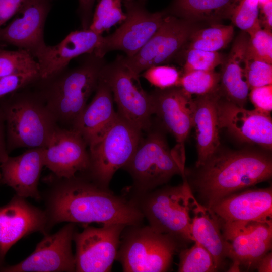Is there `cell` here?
<instances>
[{
  "label": "cell",
  "instance_id": "36",
  "mask_svg": "<svg viewBox=\"0 0 272 272\" xmlns=\"http://www.w3.org/2000/svg\"><path fill=\"white\" fill-rule=\"evenodd\" d=\"M259 12V0H240L231 20L236 27L248 33L260 24Z\"/></svg>",
  "mask_w": 272,
  "mask_h": 272
},
{
  "label": "cell",
  "instance_id": "4",
  "mask_svg": "<svg viewBox=\"0 0 272 272\" xmlns=\"http://www.w3.org/2000/svg\"><path fill=\"white\" fill-rule=\"evenodd\" d=\"M140 141L129 161L123 167L133 183L127 193L141 194L167 183L174 175H185V154L176 147L170 149L164 134L152 129Z\"/></svg>",
  "mask_w": 272,
  "mask_h": 272
},
{
  "label": "cell",
  "instance_id": "42",
  "mask_svg": "<svg viewBox=\"0 0 272 272\" xmlns=\"http://www.w3.org/2000/svg\"><path fill=\"white\" fill-rule=\"evenodd\" d=\"M6 135V126L4 113L0 107V163L4 162L9 157Z\"/></svg>",
  "mask_w": 272,
  "mask_h": 272
},
{
  "label": "cell",
  "instance_id": "9",
  "mask_svg": "<svg viewBox=\"0 0 272 272\" xmlns=\"http://www.w3.org/2000/svg\"><path fill=\"white\" fill-rule=\"evenodd\" d=\"M100 76L111 89L118 114L142 131H148L152 125L153 100L142 88L140 77L128 70L119 55L106 63Z\"/></svg>",
  "mask_w": 272,
  "mask_h": 272
},
{
  "label": "cell",
  "instance_id": "1",
  "mask_svg": "<svg viewBox=\"0 0 272 272\" xmlns=\"http://www.w3.org/2000/svg\"><path fill=\"white\" fill-rule=\"evenodd\" d=\"M50 187L45 194L50 229L66 222L88 225L96 223L142 224L144 217L135 203L103 187L85 173L70 178L53 175L46 179Z\"/></svg>",
  "mask_w": 272,
  "mask_h": 272
},
{
  "label": "cell",
  "instance_id": "20",
  "mask_svg": "<svg viewBox=\"0 0 272 272\" xmlns=\"http://www.w3.org/2000/svg\"><path fill=\"white\" fill-rule=\"evenodd\" d=\"M209 208L221 223L272 220L271 187L241 190Z\"/></svg>",
  "mask_w": 272,
  "mask_h": 272
},
{
  "label": "cell",
  "instance_id": "39",
  "mask_svg": "<svg viewBox=\"0 0 272 272\" xmlns=\"http://www.w3.org/2000/svg\"><path fill=\"white\" fill-rule=\"evenodd\" d=\"M248 96L255 109L270 114L272 110V84L251 89Z\"/></svg>",
  "mask_w": 272,
  "mask_h": 272
},
{
  "label": "cell",
  "instance_id": "8",
  "mask_svg": "<svg viewBox=\"0 0 272 272\" xmlns=\"http://www.w3.org/2000/svg\"><path fill=\"white\" fill-rule=\"evenodd\" d=\"M142 132L117 113L107 130L88 146L90 163L85 174L100 185L109 188L115 173L123 168L133 154Z\"/></svg>",
  "mask_w": 272,
  "mask_h": 272
},
{
  "label": "cell",
  "instance_id": "19",
  "mask_svg": "<svg viewBox=\"0 0 272 272\" xmlns=\"http://www.w3.org/2000/svg\"><path fill=\"white\" fill-rule=\"evenodd\" d=\"M153 113L184 153V144L193 127V99L180 87L155 89L150 93Z\"/></svg>",
  "mask_w": 272,
  "mask_h": 272
},
{
  "label": "cell",
  "instance_id": "45",
  "mask_svg": "<svg viewBox=\"0 0 272 272\" xmlns=\"http://www.w3.org/2000/svg\"><path fill=\"white\" fill-rule=\"evenodd\" d=\"M0 183H2V182H1V173H0Z\"/></svg>",
  "mask_w": 272,
  "mask_h": 272
},
{
  "label": "cell",
  "instance_id": "7",
  "mask_svg": "<svg viewBox=\"0 0 272 272\" xmlns=\"http://www.w3.org/2000/svg\"><path fill=\"white\" fill-rule=\"evenodd\" d=\"M181 243L149 225L126 226L121 235L116 260L124 272L167 271Z\"/></svg>",
  "mask_w": 272,
  "mask_h": 272
},
{
  "label": "cell",
  "instance_id": "15",
  "mask_svg": "<svg viewBox=\"0 0 272 272\" xmlns=\"http://www.w3.org/2000/svg\"><path fill=\"white\" fill-rule=\"evenodd\" d=\"M55 0H28L19 16L0 28V47L8 45L25 50L37 58L47 46L44 29Z\"/></svg>",
  "mask_w": 272,
  "mask_h": 272
},
{
  "label": "cell",
  "instance_id": "11",
  "mask_svg": "<svg viewBox=\"0 0 272 272\" xmlns=\"http://www.w3.org/2000/svg\"><path fill=\"white\" fill-rule=\"evenodd\" d=\"M147 0H122L126 18L113 33L103 37L94 54L101 58L111 51L124 52L126 56L137 53L157 31L166 15L164 11L150 12Z\"/></svg>",
  "mask_w": 272,
  "mask_h": 272
},
{
  "label": "cell",
  "instance_id": "13",
  "mask_svg": "<svg viewBox=\"0 0 272 272\" xmlns=\"http://www.w3.org/2000/svg\"><path fill=\"white\" fill-rule=\"evenodd\" d=\"M125 227L121 224H106L99 228L86 226L82 232L76 231L73 236L76 271H110Z\"/></svg>",
  "mask_w": 272,
  "mask_h": 272
},
{
  "label": "cell",
  "instance_id": "2",
  "mask_svg": "<svg viewBox=\"0 0 272 272\" xmlns=\"http://www.w3.org/2000/svg\"><path fill=\"white\" fill-rule=\"evenodd\" d=\"M264 149H221L220 147L200 166L185 170L196 200L208 208L232 194L269 180L271 155Z\"/></svg>",
  "mask_w": 272,
  "mask_h": 272
},
{
  "label": "cell",
  "instance_id": "35",
  "mask_svg": "<svg viewBox=\"0 0 272 272\" xmlns=\"http://www.w3.org/2000/svg\"><path fill=\"white\" fill-rule=\"evenodd\" d=\"M140 75L157 89H166L179 86L182 74L175 67L161 64L150 67Z\"/></svg>",
  "mask_w": 272,
  "mask_h": 272
},
{
  "label": "cell",
  "instance_id": "25",
  "mask_svg": "<svg viewBox=\"0 0 272 272\" xmlns=\"http://www.w3.org/2000/svg\"><path fill=\"white\" fill-rule=\"evenodd\" d=\"M248 34L242 31L236 38L231 51L222 64L219 91L220 95L244 107L250 91L245 76L246 51Z\"/></svg>",
  "mask_w": 272,
  "mask_h": 272
},
{
  "label": "cell",
  "instance_id": "23",
  "mask_svg": "<svg viewBox=\"0 0 272 272\" xmlns=\"http://www.w3.org/2000/svg\"><path fill=\"white\" fill-rule=\"evenodd\" d=\"M95 92L92 101L72 128L82 136L88 147L103 134L117 115L114 108L111 89L100 76Z\"/></svg>",
  "mask_w": 272,
  "mask_h": 272
},
{
  "label": "cell",
  "instance_id": "30",
  "mask_svg": "<svg viewBox=\"0 0 272 272\" xmlns=\"http://www.w3.org/2000/svg\"><path fill=\"white\" fill-rule=\"evenodd\" d=\"M220 74L214 71H193L182 74L179 86L192 95H203L219 90Z\"/></svg>",
  "mask_w": 272,
  "mask_h": 272
},
{
  "label": "cell",
  "instance_id": "6",
  "mask_svg": "<svg viewBox=\"0 0 272 272\" xmlns=\"http://www.w3.org/2000/svg\"><path fill=\"white\" fill-rule=\"evenodd\" d=\"M178 186H166L141 194L125 193L149 225L180 242L193 241L190 227L193 194L185 177Z\"/></svg>",
  "mask_w": 272,
  "mask_h": 272
},
{
  "label": "cell",
  "instance_id": "33",
  "mask_svg": "<svg viewBox=\"0 0 272 272\" xmlns=\"http://www.w3.org/2000/svg\"><path fill=\"white\" fill-rule=\"evenodd\" d=\"M247 33L249 38L246 55L272 64L271 30L262 27L259 24Z\"/></svg>",
  "mask_w": 272,
  "mask_h": 272
},
{
  "label": "cell",
  "instance_id": "17",
  "mask_svg": "<svg viewBox=\"0 0 272 272\" xmlns=\"http://www.w3.org/2000/svg\"><path fill=\"white\" fill-rule=\"evenodd\" d=\"M50 230L45 210L15 194L0 207V267L9 250L20 239L37 232L44 235Z\"/></svg>",
  "mask_w": 272,
  "mask_h": 272
},
{
  "label": "cell",
  "instance_id": "44",
  "mask_svg": "<svg viewBox=\"0 0 272 272\" xmlns=\"http://www.w3.org/2000/svg\"><path fill=\"white\" fill-rule=\"evenodd\" d=\"M255 268L259 272L272 271V253L270 251L266 254L257 263Z\"/></svg>",
  "mask_w": 272,
  "mask_h": 272
},
{
  "label": "cell",
  "instance_id": "26",
  "mask_svg": "<svg viewBox=\"0 0 272 272\" xmlns=\"http://www.w3.org/2000/svg\"><path fill=\"white\" fill-rule=\"evenodd\" d=\"M190 232L197 241L211 253L218 271L227 258L221 223L212 210L198 202L192 196Z\"/></svg>",
  "mask_w": 272,
  "mask_h": 272
},
{
  "label": "cell",
  "instance_id": "3",
  "mask_svg": "<svg viewBox=\"0 0 272 272\" xmlns=\"http://www.w3.org/2000/svg\"><path fill=\"white\" fill-rule=\"evenodd\" d=\"M79 64L68 67L45 79L33 82L46 106L61 127L72 128L95 92L104 57L94 53L84 54Z\"/></svg>",
  "mask_w": 272,
  "mask_h": 272
},
{
  "label": "cell",
  "instance_id": "41",
  "mask_svg": "<svg viewBox=\"0 0 272 272\" xmlns=\"http://www.w3.org/2000/svg\"><path fill=\"white\" fill-rule=\"evenodd\" d=\"M96 0H78L77 12L80 17L83 29H88L90 25L93 9Z\"/></svg>",
  "mask_w": 272,
  "mask_h": 272
},
{
  "label": "cell",
  "instance_id": "12",
  "mask_svg": "<svg viewBox=\"0 0 272 272\" xmlns=\"http://www.w3.org/2000/svg\"><path fill=\"white\" fill-rule=\"evenodd\" d=\"M230 271L255 268L271 249L272 220L221 223Z\"/></svg>",
  "mask_w": 272,
  "mask_h": 272
},
{
  "label": "cell",
  "instance_id": "40",
  "mask_svg": "<svg viewBox=\"0 0 272 272\" xmlns=\"http://www.w3.org/2000/svg\"><path fill=\"white\" fill-rule=\"evenodd\" d=\"M28 0H0V28L18 14Z\"/></svg>",
  "mask_w": 272,
  "mask_h": 272
},
{
  "label": "cell",
  "instance_id": "34",
  "mask_svg": "<svg viewBox=\"0 0 272 272\" xmlns=\"http://www.w3.org/2000/svg\"><path fill=\"white\" fill-rule=\"evenodd\" d=\"M181 54L184 56L183 73L193 71H214L224 62L226 58L219 52L194 49H186Z\"/></svg>",
  "mask_w": 272,
  "mask_h": 272
},
{
  "label": "cell",
  "instance_id": "29",
  "mask_svg": "<svg viewBox=\"0 0 272 272\" xmlns=\"http://www.w3.org/2000/svg\"><path fill=\"white\" fill-rule=\"evenodd\" d=\"M122 0H100L97 4L89 29L102 35L112 26L122 23L126 18L122 9Z\"/></svg>",
  "mask_w": 272,
  "mask_h": 272
},
{
  "label": "cell",
  "instance_id": "14",
  "mask_svg": "<svg viewBox=\"0 0 272 272\" xmlns=\"http://www.w3.org/2000/svg\"><path fill=\"white\" fill-rule=\"evenodd\" d=\"M75 223L69 222L57 232L44 235L33 251L21 262L2 266L4 272L76 271L75 255L72 249Z\"/></svg>",
  "mask_w": 272,
  "mask_h": 272
},
{
  "label": "cell",
  "instance_id": "27",
  "mask_svg": "<svg viewBox=\"0 0 272 272\" xmlns=\"http://www.w3.org/2000/svg\"><path fill=\"white\" fill-rule=\"evenodd\" d=\"M240 0H173L166 15L193 22L212 24L231 19Z\"/></svg>",
  "mask_w": 272,
  "mask_h": 272
},
{
  "label": "cell",
  "instance_id": "5",
  "mask_svg": "<svg viewBox=\"0 0 272 272\" xmlns=\"http://www.w3.org/2000/svg\"><path fill=\"white\" fill-rule=\"evenodd\" d=\"M25 88L13 93L0 106L5 116L8 153L20 148H44L58 126L38 92Z\"/></svg>",
  "mask_w": 272,
  "mask_h": 272
},
{
  "label": "cell",
  "instance_id": "24",
  "mask_svg": "<svg viewBox=\"0 0 272 272\" xmlns=\"http://www.w3.org/2000/svg\"><path fill=\"white\" fill-rule=\"evenodd\" d=\"M219 90L198 95L193 99V127L195 130L197 159L195 166L201 165L220 145L218 103Z\"/></svg>",
  "mask_w": 272,
  "mask_h": 272
},
{
  "label": "cell",
  "instance_id": "31",
  "mask_svg": "<svg viewBox=\"0 0 272 272\" xmlns=\"http://www.w3.org/2000/svg\"><path fill=\"white\" fill-rule=\"evenodd\" d=\"M189 248L179 252V272H211L217 271L213 256L197 241Z\"/></svg>",
  "mask_w": 272,
  "mask_h": 272
},
{
  "label": "cell",
  "instance_id": "37",
  "mask_svg": "<svg viewBox=\"0 0 272 272\" xmlns=\"http://www.w3.org/2000/svg\"><path fill=\"white\" fill-rule=\"evenodd\" d=\"M245 76L250 90L272 84V64L246 54Z\"/></svg>",
  "mask_w": 272,
  "mask_h": 272
},
{
  "label": "cell",
  "instance_id": "38",
  "mask_svg": "<svg viewBox=\"0 0 272 272\" xmlns=\"http://www.w3.org/2000/svg\"><path fill=\"white\" fill-rule=\"evenodd\" d=\"M39 78L38 71H31L0 77V98L29 86Z\"/></svg>",
  "mask_w": 272,
  "mask_h": 272
},
{
  "label": "cell",
  "instance_id": "28",
  "mask_svg": "<svg viewBox=\"0 0 272 272\" xmlns=\"http://www.w3.org/2000/svg\"><path fill=\"white\" fill-rule=\"evenodd\" d=\"M234 33L232 25L215 23L208 27H202L191 34L184 51L194 49L218 52L225 48L232 41Z\"/></svg>",
  "mask_w": 272,
  "mask_h": 272
},
{
  "label": "cell",
  "instance_id": "21",
  "mask_svg": "<svg viewBox=\"0 0 272 272\" xmlns=\"http://www.w3.org/2000/svg\"><path fill=\"white\" fill-rule=\"evenodd\" d=\"M102 38V35L89 29H82L70 32L55 45H47L36 59L39 78H48L65 69L73 59L80 55L94 53Z\"/></svg>",
  "mask_w": 272,
  "mask_h": 272
},
{
  "label": "cell",
  "instance_id": "16",
  "mask_svg": "<svg viewBox=\"0 0 272 272\" xmlns=\"http://www.w3.org/2000/svg\"><path fill=\"white\" fill-rule=\"evenodd\" d=\"M87 147L77 131L58 125L43 148L44 166L60 178H70L85 173L90 163Z\"/></svg>",
  "mask_w": 272,
  "mask_h": 272
},
{
  "label": "cell",
  "instance_id": "43",
  "mask_svg": "<svg viewBox=\"0 0 272 272\" xmlns=\"http://www.w3.org/2000/svg\"><path fill=\"white\" fill-rule=\"evenodd\" d=\"M260 17L259 18L261 26L266 29H272V1L259 6Z\"/></svg>",
  "mask_w": 272,
  "mask_h": 272
},
{
  "label": "cell",
  "instance_id": "18",
  "mask_svg": "<svg viewBox=\"0 0 272 272\" xmlns=\"http://www.w3.org/2000/svg\"><path fill=\"white\" fill-rule=\"evenodd\" d=\"M220 129L225 128L239 141L255 144L264 150L272 148L270 114L248 110L220 97L218 103Z\"/></svg>",
  "mask_w": 272,
  "mask_h": 272
},
{
  "label": "cell",
  "instance_id": "22",
  "mask_svg": "<svg viewBox=\"0 0 272 272\" xmlns=\"http://www.w3.org/2000/svg\"><path fill=\"white\" fill-rule=\"evenodd\" d=\"M44 166L43 148H30L18 156H9L0 165L1 182L19 196L39 201L42 196L38 184Z\"/></svg>",
  "mask_w": 272,
  "mask_h": 272
},
{
  "label": "cell",
  "instance_id": "32",
  "mask_svg": "<svg viewBox=\"0 0 272 272\" xmlns=\"http://www.w3.org/2000/svg\"><path fill=\"white\" fill-rule=\"evenodd\" d=\"M31 71L39 72V67L30 53L22 49L9 50L0 47V77Z\"/></svg>",
  "mask_w": 272,
  "mask_h": 272
},
{
  "label": "cell",
  "instance_id": "10",
  "mask_svg": "<svg viewBox=\"0 0 272 272\" xmlns=\"http://www.w3.org/2000/svg\"><path fill=\"white\" fill-rule=\"evenodd\" d=\"M201 27L199 23L166 15L160 27L139 51L131 57L121 55L122 61L140 77L148 68L180 56L191 34Z\"/></svg>",
  "mask_w": 272,
  "mask_h": 272
}]
</instances>
